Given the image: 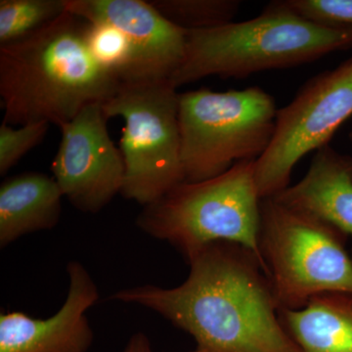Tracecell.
Wrapping results in <instances>:
<instances>
[{"label": "cell", "mask_w": 352, "mask_h": 352, "mask_svg": "<svg viewBox=\"0 0 352 352\" xmlns=\"http://www.w3.org/2000/svg\"><path fill=\"white\" fill-rule=\"evenodd\" d=\"M103 110L108 119L122 118L126 124L120 142L124 198L145 207L184 182L179 94L170 80L122 82Z\"/></svg>", "instance_id": "obj_7"}, {"label": "cell", "mask_w": 352, "mask_h": 352, "mask_svg": "<svg viewBox=\"0 0 352 352\" xmlns=\"http://www.w3.org/2000/svg\"><path fill=\"white\" fill-rule=\"evenodd\" d=\"M87 25L66 11L31 36L0 45L4 122L60 129L90 104L112 98L122 82L90 50Z\"/></svg>", "instance_id": "obj_2"}, {"label": "cell", "mask_w": 352, "mask_h": 352, "mask_svg": "<svg viewBox=\"0 0 352 352\" xmlns=\"http://www.w3.org/2000/svg\"><path fill=\"white\" fill-rule=\"evenodd\" d=\"M277 111L274 98L258 87L179 94L184 182L210 179L258 160L272 141Z\"/></svg>", "instance_id": "obj_6"}, {"label": "cell", "mask_w": 352, "mask_h": 352, "mask_svg": "<svg viewBox=\"0 0 352 352\" xmlns=\"http://www.w3.org/2000/svg\"><path fill=\"white\" fill-rule=\"evenodd\" d=\"M50 124L46 122L24 124L13 129L2 120L0 126V175H6L28 152L45 138Z\"/></svg>", "instance_id": "obj_18"}, {"label": "cell", "mask_w": 352, "mask_h": 352, "mask_svg": "<svg viewBox=\"0 0 352 352\" xmlns=\"http://www.w3.org/2000/svg\"><path fill=\"white\" fill-rule=\"evenodd\" d=\"M87 24L88 44L96 59L120 82L135 80L133 50L126 36L113 25L103 23Z\"/></svg>", "instance_id": "obj_17"}, {"label": "cell", "mask_w": 352, "mask_h": 352, "mask_svg": "<svg viewBox=\"0 0 352 352\" xmlns=\"http://www.w3.org/2000/svg\"><path fill=\"white\" fill-rule=\"evenodd\" d=\"M182 285H142L111 295L152 310L195 340L190 352H300L279 316L261 261L244 245L214 242L188 261Z\"/></svg>", "instance_id": "obj_1"}, {"label": "cell", "mask_w": 352, "mask_h": 352, "mask_svg": "<svg viewBox=\"0 0 352 352\" xmlns=\"http://www.w3.org/2000/svg\"><path fill=\"white\" fill-rule=\"evenodd\" d=\"M67 273L68 295L53 316L34 318L19 311L0 315V352H87L94 331L87 311L98 302V287L78 261H69Z\"/></svg>", "instance_id": "obj_11"}, {"label": "cell", "mask_w": 352, "mask_h": 352, "mask_svg": "<svg viewBox=\"0 0 352 352\" xmlns=\"http://www.w3.org/2000/svg\"><path fill=\"white\" fill-rule=\"evenodd\" d=\"M352 116V57L335 69L317 74L278 109L270 147L254 164L258 195L271 198L289 186L296 164L329 145Z\"/></svg>", "instance_id": "obj_8"}, {"label": "cell", "mask_w": 352, "mask_h": 352, "mask_svg": "<svg viewBox=\"0 0 352 352\" xmlns=\"http://www.w3.org/2000/svg\"><path fill=\"white\" fill-rule=\"evenodd\" d=\"M254 164L243 161L217 177L179 183L143 207L136 226L173 245L186 261L212 243L244 245L256 254L266 273L259 252L261 199Z\"/></svg>", "instance_id": "obj_4"}, {"label": "cell", "mask_w": 352, "mask_h": 352, "mask_svg": "<svg viewBox=\"0 0 352 352\" xmlns=\"http://www.w3.org/2000/svg\"><path fill=\"white\" fill-rule=\"evenodd\" d=\"M171 24L185 31L214 29L234 22L239 0H153L149 1Z\"/></svg>", "instance_id": "obj_15"}, {"label": "cell", "mask_w": 352, "mask_h": 352, "mask_svg": "<svg viewBox=\"0 0 352 352\" xmlns=\"http://www.w3.org/2000/svg\"><path fill=\"white\" fill-rule=\"evenodd\" d=\"M122 352H154L151 342L147 336L143 333H135L131 336L126 349Z\"/></svg>", "instance_id": "obj_20"}, {"label": "cell", "mask_w": 352, "mask_h": 352, "mask_svg": "<svg viewBox=\"0 0 352 352\" xmlns=\"http://www.w3.org/2000/svg\"><path fill=\"white\" fill-rule=\"evenodd\" d=\"M349 139H351V141L352 142V131L351 132V133H349Z\"/></svg>", "instance_id": "obj_21"}, {"label": "cell", "mask_w": 352, "mask_h": 352, "mask_svg": "<svg viewBox=\"0 0 352 352\" xmlns=\"http://www.w3.org/2000/svg\"><path fill=\"white\" fill-rule=\"evenodd\" d=\"M66 11V0H1L0 45L31 36Z\"/></svg>", "instance_id": "obj_16"}, {"label": "cell", "mask_w": 352, "mask_h": 352, "mask_svg": "<svg viewBox=\"0 0 352 352\" xmlns=\"http://www.w3.org/2000/svg\"><path fill=\"white\" fill-rule=\"evenodd\" d=\"M283 6L318 24L352 27V0H282Z\"/></svg>", "instance_id": "obj_19"}, {"label": "cell", "mask_w": 352, "mask_h": 352, "mask_svg": "<svg viewBox=\"0 0 352 352\" xmlns=\"http://www.w3.org/2000/svg\"><path fill=\"white\" fill-rule=\"evenodd\" d=\"M279 316L300 352H352V293L320 294Z\"/></svg>", "instance_id": "obj_14"}, {"label": "cell", "mask_w": 352, "mask_h": 352, "mask_svg": "<svg viewBox=\"0 0 352 352\" xmlns=\"http://www.w3.org/2000/svg\"><path fill=\"white\" fill-rule=\"evenodd\" d=\"M347 237L314 215L261 200L259 252L279 310L302 309L320 294L352 293Z\"/></svg>", "instance_id": "obj_5"}, {"label": "cell", "mask_w": 352, "mask_h": 352, "mask_svg": "<svg viewBox=\"0 0 352 352\" xmlns=\"http://www.w3.org/2000/svg\"><path fill=\"white\" fill-rule=\"evenodd\" d=\"M62 198L53 176L25 173L4 180L0 186V247L57 226Z\"/></svg>", "instance_id": "obj_13"}, {"label": "cell", "mask_w": 352, "mask_h": 352, "mask_svg": "<svg viewBox=\"0 0 352 352\" xmlns=\"http://www.w3.org/2000/svg\"><path fill=\"white\" fill-rule=\"evenodd\" d=\"M186 32L182 66L171 76L178 88L208 76L243 78L294 68L352 47V27L318 24L273 1L254 19Z\"/></svg>", "instance_id": "obj_3"}, {"label": "cell", "mask_w": 352, "mask_h": 352, "mask_svg": "<svg viewBox=\"0 0 352 352\" xmlns=\"http://www.w3.org/2000/svg\"><path fill=\"white\" fill-rule=\"evenodd\" d=\"M66 6L67 11L82 20L113 25L126 36L133 50L134 80H170L182 66L186 32L171 24L149 1L66 0Z\"/></svg>", "instance_id": "obj_10"}, {"label": "cell", "mask_w": 352, "mask_h": 352, "mask_svg": "<svg viewBox=\"0 0 352 352\" xmlns=\"http://www.w3.org/2000/svg\"><path fill=\"white\" fill-rule=\"evenodd\" d=\"M103 104L83 108L63 124L61 142L51 164L62 195L74 208L97 214L118 194L126 179V164L109 134Z\"/></svg>", "instance_id": "obj_9"}, {"label": "cell", "mask_w": 352, "mask_h": 352, "mask_svg": "<svg viewBox=\"0 0 352 352\" xmlns=\"http://www.w3.org/2000/svg\"><path fill=\"white\" fill-rule=\"evenodd\" d=\"M271 198L352 236V157L330 145L317 150L302 179Z\"/></svg>", "instance_id": "obj_12"}]
</instances>
